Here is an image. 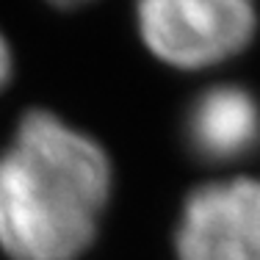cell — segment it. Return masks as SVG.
I'll return each mask as SVG.
<instances>
[{
    "instance_id": "obj_4",
    "label": "cell",
    "mask_w": 260,
    "mask_h": 260,
    "mask_svg": "<svg viewBox=\"0 0 260 260\" xmlns=\"http://www.w3.org/2000/svg\"><path fill=\"white\" fill-rule=\"evenodd\" d=\"M188 141L205 160H233L260 141V105L241 86H213L191 105Z\"/></svg>"
},
{
    "instance_id": "obj_2",
    "label": "cell",
    "mask_w": 260,
    "mask_h": 260,
    "mask_svg": "<svg viewBox=\"0 0 260 260\" xmlns=\"http://www.w3.org/2000/svg\"><path fill=\"white\" fill-rule=\"evenodd\" d=\"M139 36L177 70H205L249 47L257 11L246 0H147L136 9Z\"/></svg>"
},
{
    "instance_id": "obj_3",
    "label": "cell",
    "mask_w": 260,
    "mask_h": 260,
    "mask_svg": "<svg viewBox=\"0 0 260 260\" xmlns=\"http://www.w3.org/2000/svg\"><path fill=\"white\" fill-rule=\"evenodd\" d=\"M177 260H260V180L233 177L185 200L175 235Z\"/></svg>"
},
{
    "instance_id": "obj_1",
    "label": "cell",
    "mask_w": 260,
    "mask_h": 260,
    "mask_svg": "<svg viewBox=\"0 0 260 260\" xmlns=\"http://www.w3.org/2000/svg\"><path fill=\"white\" fill-rule=\"evenodd\" d=\"M114 188L108 152L45 108L0 152V249L11 260H78L94 244Z\"/></svg>"
},
{
    "instance_id": "obj_5",
    "label": "cell",
    "mask_w": 260,
    "mask_h": 260,
    "mask_svg": "<svg viewBox=\"0 0 260 260\" xmlns=\"http://www.w3.org/2000/svg\"><path fill=\"white\" fill-rule=\"evenodd\" d=\"M11 67H14V61H11L9 42H6V36L0 34V89H3L6 83H9V78H11Z\"/></svg>"
}]
</instances>
